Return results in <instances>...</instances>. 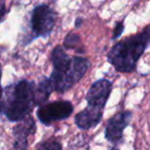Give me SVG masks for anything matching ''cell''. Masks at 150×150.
Wrapping results in <instances>:
<instances>
[{
	"label": "cell",
	"instance_id": "6da1fadb",
	"mask_svg": "<svg viewBox=\"0 0 150 150\" xmlns=\"http://www.w3.org/2000/svg\"><path fill=\"white\" fill-rule=\"evenodd\" d=\"M52 71L50 76L54 91L65 93L81 80L91 66L88 58L69 56L63 45H57L50 52Z\"/></svg>",
	"mask_w": 150,
	"mask_h": 150
},
{
	"label": "cell",
	"instance_id": "7a4b0ae2",
	"mask_svg": "<svg viewBox=\"0 0 150 150\" xmlns=\"http://www.w3.org/2000/svg\"><path fill=\"white\" fill-rule=\"evenodd\" d=\"M35 81L21 79L4 86L1 96V114L11 122H21L36 106Z\"/></svg>",
	"mask_w": 150,
	"mask_h": 150
},
{
	"label": "cell",
	"instance_id": "3957f363",
	"mask_svg": "<svg viewBox=\"0 0 150 150\" xmlns=\"http://www.w3.org/2000/svg\"><path fill=\"white\" fill-rule=\"evenodd\" d=\"M150 43V25L141 32L116 42L107 54V61L120 73H132L136 70L140 58Z\"/></svg>",
	"mask_w": 150,
	"mask_h": 150
},
{
	"label": "cell",
	"instance_id": "277c9868",
	"mask_svg": "<svg viewBox=\"0 0 150 150\" xmlns=\"http://www.w3.org/2000/svg\"><path fill=\"white\" fill-rule=\"evenodd\" d=\"M57 13L52 7L45 3H40L36 5L31 11L30 17V34L26 40L28 44L31 41L35 40L36 38H46L50 35L56 26Z\"/></svg>",
	"mask_w": 150,
	"mask_h": 150
},
{
	"label": "cell",
	"instance_id": "5b68a950",
	"mask_svg": "<svg viewBox=\"0 0 150 150\" xmlns=\"http://www.w3.org/2000/svg\"><path fill=\"white\" fill-rule=\"evenodd\" d=\"M112 82L106 78H101L93 82L86 93V108L98 115H102L104 113L105 105L109 100V97L112 92Z\"/></svg>",
	"mask_w": 150,
	"mask_h": 150
},
{
	"label": "cell",
	"instance_id": "8992f818",
	"mask_svg": "<svg viewBox=\"0 0 150 150\" xmlns=\"http://www.w3.org/2000/svg\"><path fill=\"white\" fill-rule=\"evenodd\" d=\"M72 113V103L66 100H59L45 103L42 106H40L36 111L38 120L44 125H50L56 121L69 118Z\"/></svg>",
	"mask_w": 150,
	"mask_h": 150
},
{
	"label": "cell",
	"instance_id": "52a82bcc",
	"mask_svg": "<svg viewBox=\"0 0 150 150\" xmlns=\"http://www.w3.org/2000/svg\"><path fill=\"white\" fill-rule=\"evenodd\" d=\"M133 113L129 110L120 111L107 120L105 127V139L113 145L122 141L123 131L131 122Z\"/></svg>",
	"mask_w": 150,
	"mask_h": 150
},
{
	"label": "cell",
	"instance_id": "ba28073f",
	"mask_svg": "<svg viewBox=\"0 0 150 150\" xmlns=\"http://www.w3.org/2000/svg\"><path fill=\"white\" fill-rule=\"evenodd\" d=\"M36 132L35 119L32 115L28 116L23 121L17 123L13 127V150H27L28 139L30 136L34 135Z\"/></svg>",
	"mask_w": 150,
	"mask_h": 150
},
{
	"label": "cell",
	"instance_id": "9c48e42d",
	"mask_svg": "<svg viewBox=\"0 0 150 150\" xmlns=\"http://www.w3.org/2000/svg\"><path fill=\"white\" fill-rule=\"evenodd\" d=\"M54 91L52 81L50 77L42 76L39 79V81L36 82L35 86V101L36 106H42L43 104L47 103V99L52 95V92Z\"/></svg>",
	"mask_w": 150,
	"mask_h": 150
},
{
	"label": "cell",
	"instance_id": "30bf717a",
	"mask_svg": "<svg viewBox=\"0 0 150 150\" xmlns=\"http://www.w3.org/2000/svg\"><path fill=\"white\" fill-rule=\"evenodd\" d=\"M63 47L66 50H76L77 52H83V45H82V41L80 35L75 32H69L64 38V43H63Z\"/></svg>",
	"mask_w": 150,
	"mask_h": 150
},
{
	"label": "cell",
	"instance_id": "8fae6325",
	"mask_svg": "<svg viewBox=\"0 0 150 150\" xmlns=\"http://www.w3.org/2000/svg\"><path fill=\"white\" fill-rule=\"evenodd\" d=\"M36 150H63V146L56 138H50L40 142L36 147Z\"/></svg>",
	"mask_w": 150,
	"mask_h": 150
},
{
	"label": "cell",
	"instance_id": "7c38bea8",
	"mask_svg": "<svg viewBox=\"0 0 150 150\" xmlns=\"http://www.w3.org/2000/svg\"><path fill=\"white\" fill-rule=\"evenodd\" d=\"M123 30H125V23L123 21H119L116 22L114 24V29H113V35H112V39L115 40L117 38H119L122 34Z\"/></svg>",
	"mask_w": 150,
	"mask_h": 150
},
{
	"label": "cell",
	"instance_id": "4fadbf2b",
	"mask_svg": "<svg viewBox=\"0 0 150 150\" xmlns=\"http://www.w3.org/2000/svg\"><path fill=\"white\" fill-rule=\"evenodd\" d=\"M5 11H6V8H5V3L2 2V3H1V22L4 20Z\"/></svg>",
	"mask_w": 150,
	"mask_h": 150
},
{
	"label": "cell",
	"instance_id": "5bb4252c",
	"mask_svg": "<svg viewBox=\"0 0 150 150\" xmlns=\"http://www.w3.org/2000/svg\"><path fill=\"white\" fill-rule=\"evenodd\" d=\"M82 22H83V20H82L81 18H76V20H75V23H74L75 28H79L80 26H81Z\"/></svg>",
	"mask_w": 150,
	"mask_h": 150
},
{
	"label": "cell",
	"instance_id": "9a60e30c",
	"mask_svg": "<svg viewBox=\"0 0 150 150\" xmlns=\"http://www.w3.org/2000/svg\"><path fill=\"white\" fill-rule=\"evenodd\" d=\"M110 150H119V148H117L116 146H113L112 148H110Z\"/></svg>",
	"mask_w": 150,
	"mask_h": 150
}]
</instances>
